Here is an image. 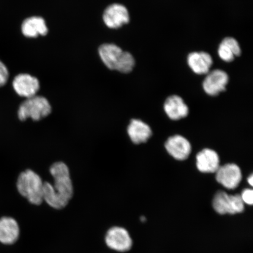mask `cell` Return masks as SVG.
Here are the masks:
<instances>
[{
  "label": "cell",
  "mask_w": 253,
  "mask_h": 253,
  "mask_svg": "<svg viewBox=\"0 0 253 253\" xmlns=\"http://www.w3.org/2000/svg\"><path fill=\"white\" fill-rule=\"evenodd\" d=\"M50 173L53 183L43 182V201L56 210H61L67 206L74 194L70 173L68 166L62 162L53 164Z\"/></svg>",
  "instance_id": "1"
},
{
  "label": "cell",
  "mask_w": 253,
  "mask_h": 253,
  "mask_svg": "<svg viewBox=\"0 0 253 253\" xmlns=\"http://www.w3.org/2000/svg\"><path fill=\"white\" fill-rule=\"evenodd\" d=\"M99 53L104 65L111 70L128 74L134 67V57L115 44H103L100 46Z\"/></svg>",
  "instance_id": "2"
},
{
  "label": "cell",
  "mask_w": 253,
  "mask_h": 253,
  "mask_svg": "<svg viewBox=\"0 0 253 253\" xmlns=\"http://www.w3.org/2000/svg\"><path fill=\"white\" fill-rule=\"evenodd\" d=\"M43 187L42 179L33 170L27 169L18 176V191L32 204L40 205L42 203Z\"/></svg>",
  "instance_id": "3"
},
{
  "label": "cell",
  "mask_w": 253,
  "mask_h": 253,
  "mask_svg": "<svg viewBox=\"0 0 253 253\" xmlns=\"http://www.w3.org/2000/svg\"><path fill=\"white\" fill-rule=\"evenodd\" d=\"M52 107L48 100L45 97L36 95L28 98L21 104L18 116L21 121H25L28 119L39 121L50 115Z\"/></svg>",
  "instance_id": "4"
},
{
  "label": "cell",
  "mask_w": 253,
  "mask_h": 253,
  "mask_svg": "<svg viewBox=\"0 0 253 253\" xmlns=\"http://www.w3.org/2000/svg\"><path fill=\"white\" fill-rule=\"evenodd\" d=\"M105 240L107 246L117 252H128L132 246V240L128 231L121 227H114L109 229Z\"/></svg>",
  "instance_id": "5"
},
{
  "label": "cell",
  "mask_w": 253,
  "mask_h": 253,
  "mask_svg": "<svg viewBox=\"0 0 253 253\" xmlns=\"http://www.w3.org/2000/svg\"><path fill=\"white\" fill-rule=\"evenodd\" d=\"M229 81V76L226 72L216 69L208 73L203 82V88L205 92L210 96H217L226 90Z\"/></svg>",
  "instance_id": "6"
},
{
  "label": "cell",
  "mask_w": 253,
  "mask_h": 253,
  "mask_svg": "<svg viewBox=\"0 0 253 253\" xmlns=\"http://www.w3.org/2000/svg\"><path fill=\"white\" fill-rule=\"evenodd\" d=\"M216 173L217 181L227 189L236 188L242 181L241 169L235 164H227L220 167Z\"/></svg>",
  "instance_id": "7"
},
{
  "label": "cell",
  "mask_w": 253,
  "mask_h": 253,
  "mask_svg": "<svg viewBox=\"0 0 253 253\" xmlns=\"http://www.w3.org/2000/svg\"><path fill=\"white\" fill-rule=\"evenodd\" d=\"M103 21L109 28L118 29L129 23V15L128 9L122 4L110 5L104 12Z\"/></svg>",
  "instance_id": "8"
},
{
  "label": "cell",
  "mask_w": 253,
  "mask_h": 253,
  "mask_svg": "<svg viewBox=\"0 0 253 253\" xmlns=\"http://www.w3.org/2000/svg\"><path fill=\"white\" fill-rule=\"evenodd\" d=\"M12 86L19 96L28 99L36 96L40 89L39 79L29 74H20L12 82Z\"/></svg>",
  "instance_id": "9"
},
{
  "label": "cell",
  "mask_w": 253,
  "mask_h": 253,
  "mask_svg": "<svg viewBox=\"0 0 253 253\" xmlns=\"http://www.w3.org/2000/svg\"><path fill=\"white\" fill-rule=\"evenodd\" d=\"M165 146L168 153L177 160L187 159L191 152V145L189 141L179 135L168 139Z\"/></svg>",
  "instance_id": "10"
},
{
  "label": "cell",
  "mask_w": 253,
  "mask_h": 253,
  "mask_svg": "<svg viewBox=\"0 0 253 253\" xmlns=\"http://www.w3.org/2000/svg\"><path fill=\"white\" fill-rule=\"evenodd\" d=\"M20 233V227L14 218L7 216L0 218V243L6 245L14 244Z\"/></svg>",
  "instance_id": "11"
},
{
  "label": "cell",
  "mask_w": 253,
  "mask_h": 253,
  "mask_svg": "<svg viewBox=\"0 0 253 253\" xmlns=\"http://www.w3.org/2000/svg\"><path fill=\"white\" fill-rule=\"evenodd\" d=\"M197 167L201 172H216L220 167L219 157L216 151L205 148L197 154Z\"/></svg>",
  "instance_id": "12"
},
{
  "label": "cell",
  "mask_w": 253,
  "mask_h": 253,
  "mask_svg": "<svg viewBox=\"0 0 253 253\" xmlns=\"http://www.w3.org/2000/svg\"><path fill=\"white\" fill-rule=\"evenodd\" d=\"M189 68L196 74L205 75L210 72L213 59L210 53L205 52H194L188 56Z\"/></svg>",
  "instance_id": "13"
},
{
  "label": "cell",
  "mask_w": 253,
  "mask_h": 253,
  "mask_svg": "<svg viewBox=\"0 0 253 253\" xmlns=\"http://www.w3.org/2000/svg\"><path fill=\"white\" fill-rule=\"evenodd\" d=\"M164 110L173 120H178L188 115L189 108L181 97L172 95L167 98L164 103Z\"/></svg>",
  "instance_id": "14"
},
{
  "label": "cell",
  "mask_w": 253,
  "mask_h": 253,
  "mask_svg": "<svg viewBox=\"0 0 253 253\" xmlns=\"http://www.w3.org/2000/svg\"><path fill=\"white\" fill-rule=\"evenodd\" d=\"M131 140L135 144L147 142L152 135L151 129L146 123L140 120H132L127 128Z\"/></svg>",
  "instance_id": "15"
},
{
  "label": "cell",
  "mask_w": 253,
  "mask_h": 253,
  "mask_svg": "<svg viewBox=\"0 0 253 253\" xmlns=\"http://www.w3.org/2000/svg\"><path fill=\"white\" fill-rule=\"evenodd\" d=\"M22 33L28 38L46 36L48 32L45 21L40 17H32L24 20L21 26Z\"/></svg>",
  "instance_id": "16"
},
{
  "label": "cell",
  "mask_w": 253,
  "mask_h": 253,
  "mask_svg": "<svg viewBox=\"0 0 253 253\" xmlns=\"http://www.w3.org/2000/svg\"><path fill=\"white\" fill-rule=\"evenodd\" d=\"M242 50L237 41L232 37L225 38L218 48V55L223 61L231 62L241 55Z\"/></svg>",
  "instance_id": "17"
},
{
  "label": "cell",
  "mask_w": 253,
  "mask_h": 253,
  "mask_svg": "<svg viewBox=\"0 0 253 253\" xmlns=\"http://www.w3.org/2000/svg\"><path fill=\"white\" fill-rule=\"evenodd\" d=\"M213 207L217 213L220 214H229L230 195L223 191L217 192L213 198Z\"/></svg>",
  "instance_id": "18"
},
{
  "label": "cell",
  "mask_w": 253,
  "mask_h": 253,
  "mask_svg": "<svg viewBox=\"0 0 253 253\" xmlns=\"http://www.w3.org/2000/svg\"><path fill=\"white\" fill-rule=\"evenodd\" d=\"M245 210V204L239 195H230V214L243 212Z\"/></svg>",
  "instance_id": "19"
},
{
  "label": "cell",
  "mask_w": 253,
  "mask_h": 253,
  "mask_svg": "<svg viewBox=\"0 0 253 253\" xmlns=\"http://www.w3.org/2000/svg\"><path fill=\"white\" fill-rule=\"evenodd\" d=\"M9 72L7 66L0 61V87L4 86L8 80Z\"/></svg>",
  "instance_id": "20"
},
{
  "label": "cell",
  "mask_w": 253,
  "mask_h": 253,
  "mask_svg": "<svg viewBox=\"0 0 253 253\" xmlns=\"http://www.w3.org/2000/svg\"><path fill=\"white\" fill-rule=\"evenodd\" d=\"M244 204L252 205L253 204V191L251 189H246L240 195Z\"/></svg>",
  "instance_id": "21"
},
{
  "label": "cell",
  "mask_w": 253,
  "mask_h": 253,
  "mask_svg": "<svg viewBox=\"0 0 253 253\" xmlns=\"http://www.w3.org/2000/svg\"><path fill=\"white\" fill-rule=\"evenodd\" d=\"M248 183L250 185H251L252 186L253 185V176L252 174L251 176H250L248 179Z\"/></svg>",
  "instance_id": "22"
},
{
  "label": "cell",
  "mask_w": 253,
  "mask_h": 253,
  "mask_svg": "<svg viewBox=\"0 0 253 253\" xmlns=\"http://www.w3.org/2000/svg\"><path fill=\"white\" fill-rule=\"evenodd\" d=\"M141 220L142 221H145V220H146V218H145V217L142 216L141 217Z\"/></svg>",
  "instance_id": "23"
}]
</instances>
